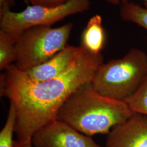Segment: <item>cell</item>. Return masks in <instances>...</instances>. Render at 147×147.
<instances>
[{
  "instance_id": "1",
  "label": "cell",
  "mask_w": 147,
  "mask_h": 147,
  "mask_svg": "<svg viewBox=\"0 0 147 147\" xmlns=\"http://www.w3.org/2000/svg\"><path fill=\"white\" fill-rule=\"evenodd\" d=\"M82 49L73 67L55 79L33 81L14 64L1 75V95L16 108L17 141L31 142L37 131L56 119L59 109L76 89L92 82L104 63V57L101 53L95 55Z\"/></svg>"
},
{
  "instance_id": "2",
  "label": "cell",
  "mask_w": 147,
  "mask_h": 147,
  "mask_svg": "<svg viewBox=\"0 0 147 147\" xmlns=\"http://www.w3.org/2000/svg\"><path fill=\"white\" fill-rule=\"evenodd\" d=\"M133 113L125 101L101 94L89 82L69 96L58 111L56 119L91 137L109 133Z\"/></svg>"
},
{
  "instance_id": "3",
  "label": "cell",
  "mask_w": 147,
  "mask_h": 147,
  "mask_svg": "<svg viewBox=\"0 0 147 147\" xmlns=\"http://www.w3.org/2000/svg\"><path fill=\"white\" fill-rule=\"evenodd\" d=\"M147 78V54L133 47L123 57L104 63L92 84L101 94L125 101L136 92Z\"/></svg>"
},
{
  "instance_id": "4",
  "label": "cell",
  "mask_w": 147,
  "mask_h": 147,
  "mask_svg": "<svg viewBox=\"0 0 147 147\" xmlns=\"http://www.w3.org/2000/svg\"><path fill=\"white\" fill-rule=\"evenodd\" d=\"M73 27L69 22L56 28L38 26L25 30L16 39V67L26 71L52 57L68 45Z\"/></svg>"
},
{
  "instance_id": "5",
  "label": "cell",
  "mask_w": 147,
  "mask_h": 147,
  "mask_svg": "<svg viewBox=\"0 0 147 147\" xmlns=\"http://www.w3.org/2000/svg\"><path fill=\"white\" fill-rule=\"evenodd\" d=\"M90 5L91 0H68L63 5L52 7L28 5L21 11H8L0 16V27L17 39L30 28L51 26L69 16L88 11Z\"/></svg>"
},
{
  "instance_id": "6",
  "label": "cell",
  "mask_w": 147,
  "mask_h": 147,
  "mask_svg": "<svg viewBox=\"0 0 147 147\" xmlns=\"http://www.w3.org/2000/svg\"><path fill=\"white\" fill-rule=\"evenodd\" d=\"M31 142L34 147H101L91 137L57 119L37 131Z\"/></svg>"
},
{
  "instance_id": "7",
  "label": "cell",
  "mask_w": 147,
  "mask_h": 147,
  "mask_svg": "<svg viewBox=\"0 0 147 147\" xmlns=\"http://www.w3.org/2000/svg\"><path fill=\"white\" fill-rule=\"evenodd\" d=\"M107 147H147V116L134 113L114 127L106 140Z\"/></svg>"
},
{
  "instance_id": "8",
  "label": "cell",
  "mask_w": 147,
  "mask_h": 147,
  "mask_svg": "<svg viewBox=\"0 0 147 147\" xmlns=\"http://www.w3.org/2000/svg\"><path fill=\"white\" fill-rule=\"evenodd\" d=\"M82 49L80 46L67 45L47 61L25 72L33 81H42L58 78L73 67Z\"/></svg>"
},
{
  "instance_id": "9",
  "label": "cell",
  "mask_w": 147,
  "mask_h": 147,
  "mask_svg": "<svg viewBox=\"0 0 147 147\" xmlns=\"http://www.w3.org/2000/svg\"><path fill=\"white\" fill-rule=\"evenodd\" d=\"M106 34L102 16H92L81 33L80 47L95 55L101 53L105 45Z\"/></svg>"
},
{
  "instance_id": "10",
  "label": "cell",
  "mask_w": 147,
  "mask_h": 147,
  "mask_svg": "<svg viewBox=\"0 0 147 147\" xmlns=\"http://www.w3.org/2000/svg\"><path fill=\"white\" fill-rule=\"evenodd\" d=\"M119 16L125 21L131 22L147 30V8L131 1L123 2L121 4Z\"/></svg>"
},
{
  "instance_id": "11",
  "label": "cell",
  "mask_w": 147,
  "mask_h": 147,
  "mask_svg": "<svg viewBox=\"0 0 147 147\" xmlns=\"http://www.w3.org/2000/svg\"><path fill=\"white\" fill-rule=\"evenodd\" d=\"M16 38L0 29V70H5L16 60Z\"/></svg>"
},
{
  "instance_id": "12",
  "label": "cell",
  "mask_w": 147,
  "mask_h": 147,
  "mask_svg": "<svg viewBox=\"0 0 147 147\" xmlns=\"http://www.w3.org/2000/svg\"><path fill=\"white\" fill-rule=\"evenodd\" d=\"M16 108L12 102L10 101L5 124L0 132V147H14V141L13 140V134L16 130Z\"/></svg>"
},
{
  "instance_id": "13",
  "label": "cell",
  "mask_w": 147,
  "mask_h": 147,
  "mask_svg": "<svg viewBox=\"0 0 147 147\" xmlns=\"http://www.w3.org/2000/svg\"><path fill=\"white\" fill-rule=\"evenodd\" d=\"M124 101L133 113L147 116V78L136 92Z\"/></svg>"
},
{
  "instance_id": "14",
  "label": "cell",
  "mask_w": 147,
  "mask_h": 147,
  "mask_svg": "<svg viewBox=\"0 0 147 147\" xmlns=\"http://www.w3.org/2000/svg\"><path fill=\"white\" fill-rule=\"evenodd\" d=\"M32 5H39L44 7H56L63 5L68 0H27Z\"/></svg>"
},
{
  "instance_id": "15",
  "label": "cell",
  "mask_w": 147,
  "mask_h": 147,
  "mask_svg": "<svg viewBox=\"0 0 147 147\" xmlns=\"http://www.w3.org/2000/svg\"><path fill=\"white\" fill-rule=\"evenodd\" d=\"M16 0H0V16L6 11H11L16 4Z\"/></svg>"
},
{
  "instance_id": "16",
  "label": "cell",
  "mask_w": 147,
  "mask_h": 147,
  "mask_svg": "<svg viewBox=\"0 0 147 147\" xmlns=\"http://www.w3.org/2000/svg\"><path fill=\"white\" fill-rule=\"evenodd\" d=\"M14 147H32L33 146L31 142L22 143L18 141H14Z\"/></svg>"
},
{
  "instance_id": "17",
  "label": "cell",
  "mask_w": 147,
  "mask_h": 147,
  "mask_svg": "<svg viewBox=\"0 0 147 147\" xmlns=\"http://www.w3.org/2000/svg\"><path fill=\"white\" fill-rule=\"evenodd\" d=\"M107 2L113 5H118L121 4L123 0H105Z\"/></svg>"
},
{
  "instance_id": "18",
  "label": "cell",
  "mask_w": 147,
  "mask_h": 147,
  "mask_svg": "<svg viewBox=\"0 0 147 147\" xmlns=\"http://www.w3.org/2000/svg\"><path fill=\"white\" fill-rule=\"evenodd\" d=\"M143 1V3H144V5L145 7L146 8H147V0H142ZM127 1H131V0H123V2H127Z\"/></svg>"
}]
</instances>
